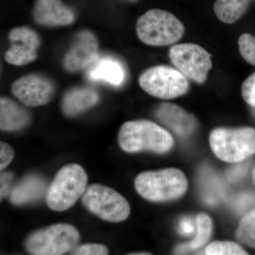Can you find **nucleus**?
I'll return each instance as SVG.
<instances>
[{
	"label": "nucleus",
	"mask_w": 255,
	"mask_h": 255,
	"mask_svg": "<svg viewBox=\"0 0 255 255\" xmlns=\"http://www.w3.org/2000/svg\"><path fill=\"white\" fill-rule=\"evenodd\" d=\"M121 148L129 153L150 151L163 154L174 145L171 134L158 124L147 120L126 122L118 134Z\"/></svg>",
	"instance_id": "obj_1"
},
{
	"label": "nucleus",
	"mask_w": 255,
	"mask_h": 255,
	"mask_svg": "<svg viewBox=\"0 0 255 255\" xmlns=\"http://www.w3.org/2000/svg\"><path fill=\"white\" fill-rule=\"evenodd\" d=\"M139 194L152 202L175 200L185 194L188 188L187 177L177 168H167L141 172L135 179Z\"/></svg>",
	"instance_id": "obj_2"
},
{
	"label": "nucleus",
	"mask_w": 255,
	"mask_h": 255,
	"mask_svg": "<svg viewBox=\"0 0 255 255\" xmlns=\"http://www.w3.org/2000/svg\"><path fill=\"white\" fill-rule=\"evenodd\" d=\"M87 182L86 172L80 164L64 166L46 190L47 205L58 212L70 209L86 191Z\"/></svg>",
	"instance_id": "obj_3"
},
{
	"label": "nucleus",
	"mask_w": 255,
	"mask_h": 255,
	"mask_svg": "<svg viewBox=\"0 0 255 255\" xmlns=\"http://www.w3.org/2000/svg\"><path fill=\"white\" fill-rule=\"evenodd\" d=\"M184 26L174 15L164 10H149L137 19L139 39L151 46H166L180 40Z\"/></svg>",
	"instance_id": "obj_4"
},
{
	"label": "nucleus",
	"mask_w": 255,
	"mask_h": 255,
	"mask_svg": "<svg viewBox=\"0 0 255 255\" xmlns=\"http://www.w3.org/2000/svg\"><path fill=\"white\" fill-rule=\"evenodd\" d=\"M209 143L214 155L223 162H242L255 154V129L217 128L210 134Z\"/></svg>",
	"instance_id": "obj_5"
},
{
	"label": "nucleus",
	"mask_w": 255,
	"mask_h": 255,
	"mask_svg": "<svg viewBox=\"0 0 255 255\" xmlns=\"http://www.w3.org/2000/svg\"><path fill=\"white\" fill-rule=\"evenodd\" d=\"M80 239L76 228L57 223L32 233L25 242V248L34 255H61L73 251Z\"/></svg>",
	"instance_id": "obj_6"
},
{
	"label": "nucleus",
	"mask_w": 255,
	"mask_h": 255,
	"mask_svg": "<svg viewBox=\"0 0 255 255\" xmlns=\"http://www.w3.org/2000/svg\"><path fill=\"white\" fill-rule=\"evenodd\" d=\"M82 203L92 214L108 222H122L130 213V204L122 194L102 184L88 186Z\"/></svg>",
	"instance_id": "obj_7"
},
{
	"label": "nucleus",
	"mask_w": 255,
	"mask_h": 255,
	"mask_svg": "<svg viewBox=\"0 0 255 255\" xmlns=\"http://www.w3.org/2000/svg\"><path fill=\"white\" fill-rule=\"evenodd\" d=\"M140 87L149 95L162 100H172L187 94L189 83L179 70L167 65L147 69L140 75Z\"/></svg>",
	"instance_id": "obj_8"
},
{
	"label": "nucleus",
	"mask_w": 255,
	"mask_h": 255,
	"mask_svg": "<svg viewBox=\"0 0 255 255\" xmlns=\"http://www.w3.org/2000/svg\"><path fill=\"white\" fill-rule=\"evenodd\" d=\"M169 56L178 70L198 84L206 82L212 68L211 55L194 43H182L170 48Z\"/></svg>",
	"instance_id": "obj_9"
},
{
	"label": "nucleus",
	"mask_w": 255,
	"mask_h": 255,
	"mask_svg": "<svg viewBox=\"0 0 255 255\" xmlns=\"http://www.w3.org/2000/svg\"><path fill=\"white\" fill-rule=\"evenodd\" d=\"M13 95L28 107H38L49 103L55 94V86L49 79L39 75H28L14 82Z\"/></svg>",
	"instance_id": "obj_10"
},
{
	"label": "nucleus",
	"mask_w": 255,
	"mask_h": 255,
	"mask_svg": "<svg viewBox=\"0 0 255 255\" xmlns=\"http://www.w3.org/2000/svg\"><path fill=\"white\" fill-rule=\"evenodd\" d=\"M11 46L4 55L11 65L21 66L36 59L40 38L36 31L26 26L13 28L8 36Z\"/></svg>",
	"instance_id": "obj_11"
},
{
	"label": "nucleus",
	"mask_w": 255,
	"mask_h": 255,
	"mask_svg": "<svg viewBox=\"0 0 255 255\" xmlns=\"http://www.w3.org/2000/svg\"><path fill=\"white\" fill-rule=\"evenodd\" d=\"M99 45L93 33L87 30L79 32L64 58L63 65L71 73L89 68L98 58Z\"/></svg>",
	"instance_id": "obj_12"
},
{
	"label": "nucleus",
	"mask_w": 255,
	"mask_h": 255,
	"mask_svg": "<svg viewBox=\"0 0 255 255\" xmlns=\"http://www.w3.org/2000/svg\"><path fill=\"white\" fill-rule=\"evenodd\" d=\"M33 16L38 24L49 27L68 26L75 18L73 10L61 0H37Z\"/></svg>",
	"instance_id": "obj_13"
},
{
	"label": "nucleus",
	"mask_w": 255,
	"mask_h": 255,
	"mask_svg": "<svg viewBox=\"0 0 255 255\" xmlns=\"http://www.w3.org/2000/svg\"><path fill=\"white\" fill-rule=\"evenodd\" d=\"M155 117L181 136H187L196 129V120L194 116L174 104H161L156 110Z\"/></svg>",
	"instance_id": "obj_14"
},
{
	"label": "nucleus",
	"mask_w": 255,
	"mask_h": 255,
	"mask_svg": "<svg viewBox=\"0 0 255 255\" xmlns=\"http://www.w3.org/2000/svg\"><path fill=\"white\" fill-rule=\"evenodd\" d=\"M87 78L92 81L107 82L114 86L122 85L125 78V72L122 64L109 57L97 58L89 67Z\"/></svg>",
	"instance_id": "obj_15"
},
{
	"label": "nucleus",
	"mask_w": 255,
	"mask_h": 255,
	"mask_svg": "<svg viewBox=\"0 0 255 255\" xmlns=\"http://www.w3.org/2000/svg\"><path fill=\"white\" fill-rule=\"evenodd\" d=\"M31 116L27 110L10 99L0 100V128L4 131L21 130L29 124Z\"/></svg>",
	"instance_id": "obj_16"
},
{
	"label": "nucleus",
	"mask_w": 255,
	"mask_h": 255,
	"mask_svg": "<svg viewBox=\"0 0 255 255\" xmlns=\"http://www.w3.org/2000/svg\"><path fill=\"white\" fill-rule=\"evenodd\" d=\"M98 101V93L94 89L78 87L65 94L62 109L65 115L74 117L91 108Z\"/></svg>",
	"instance_id": "obj_17"
},
{
	"label": "nucleus",
	"mask_w": 255,
	"mask_h": 255,
	"mask_svg": "<svg viewBox=\"0 0 255 255\" xmlns=\"http://www.w3.org/2000/svg\"><path fill=\"white\" fill-rule=\"evenodd\" d=\"M46 184L41 178L29 176L23 179L10 192V201L15 205H21L41 197L46 191Z\"/></svg>",
	"instance_id": "obj_18"
},
{
	"label": "nucleus",
	"mask_w": 255,
	"mask_h": 255,
	"mask_svg": "<svg viewBox=\"0 0 255 255\" xmlns=\"http://www.w3.org/2000/svg\"><path fill=\"white\" fill-rule=\"evenodd\" d=\"M250 3L251 0H216L214 12L220 21L231 24L243 16Z\"/></svg>",
	"instance_id": "obj_19"
},
{
	"label": "nucleus",
	"mask_w": 255,
	"mask_h": 255,
	"mask_svg": "<svg viewBox=\"0 0 255 255\" xmlns=\"http://www.w3.org/2000/svg\"><path fill=\"white\" fill-rule=\"evenodd\" d=\"M197 233L196 237L187 244L178 247L176 253H185L188 251H196L205 246L213 233L214 225L212 220L206 214H199L196 216Z\"/></svg>",
	"instance_id": "obj_20"
},
{
	"label": "nucleus",
	"mask_w": 255,
	"mask_h": 255,
	"mask_svg": "<svg viewBox=\"0 0 255 255\" xmlns=\"http://www.w3.org/2000/svg\"><path fill=\"white\" fill-rule=\"evenodd\" d=\"M236 238L245 246L255 248V209L241 220L236 231Z\"/></svg>",
	"instance_id": "obj_21"
},
{
	"label": "nucleus",
	"mask_w": 255,
	"mask_h": 255,
	"mask_svg": "<svg viewBox=\"0 0 255 255\" xmlns=\"http://www.w3.org/2000/svg\"><path fill=\"white\" fill-rule=\"evenodd\" d=\"M205 254L208 255H246V251L237 243L231 241H216L206 247Z\"/></svg>",
	"instance_id": "obj_22"
},
{
	"label": "nucleus",
	"mask_w": 255,
	"mask_h": 255,
	"mask_svg": "<svg viewBox=\"0 0 255 255\" xmlns=\"http://www.w3.org/2000/svg\"><path fill=\"white\" fill-rule=\"evenodd\" d=\"M240 53L245 60L255 66V37L243 33L238 39Z\"/></svg>",
	"instance_id": "obj_23"
},
{
	"label": "nucleus",
	"mask_w": 255,
	"mask_h": 255,
	"mask_svg": "<svg viewBox=\"0 0 255 255\" xmlns=\"http://www.w3.org/2000/svg\"><path fill=\"white\" fill-rule=\"evenodd\" d=\"M75 255H106L109 254L107 247L101 244H85L75 247L71 251Z\"/></svg>",
	"instance_id": "obj_24"
},
{
	"label": "nucleus",
	"mask_w": 255,
	"mask_h": 255,
	"mask_svg": "<svg viewBox=\"0 0 255 255\" xmlns=\"http://www.w3.org/2000/svg\"><path fill=\"white\" fill-rule=\"evenodd\" d=\"M241 91L243 100L255 110V73L252 74L245 80Z\"/></svg>",
	"instance_id": "obj_25"
},
{
	"label": "nucleus",
	"mask_w": 255,
	"mask_h": 255,
	"mask_svg": "<svg viewBox=\"0 0 255 255\" xmlns=\"http://www.w3.org/2000/svg\"><path fill=\"white\" fill-rule=\"evenodd\" d=\"M14 157V152L12 147L4 142H0V169L6 168Z\"/></svg>",
	"instance_id": "obj_26"
},
{
	"label": "nucleus",
	"mask_w": 255,
	"mask_h": 255,
	"mask_svg": "<svg viewBox=\"0 0 255 255\" xmlns=\"http://www.w3.org/2000/svg\"><path fill=\"white\" fill-rule=\"evenodd\" d=\"M13 175L9 172L1 173V199L6 196L9 193L11 182H12Z\"/></svg>",
	"instance_id": "obj_27"
},
{
	"label": "nucleus",
	"mask_w": 255,
	"mask_h": 255,
	"mask_svg": "<svg viewBox=\"0 0 255 255\" xmlns=\"http://www.w3.org/2000/svg\"><path fill=\"white\" fill-rule=\"evenodd\" d=\"M132 255H151L150 253H132V254H129Z\"/></svg>",
	"instance_id": "obj_28"
},
{
	"label": "nucleus",
	"mask_w": 255,
	"mask_h": 255,
	"mask_svg": "<svg viewBox=\"0 0 255 255\" xmlns=\"http://www.w3.org/2000/svg\"><path fill=\"white\" fill-rule=\"evenodd\" d=\"M253 179H254V182L255 184V166L254 167V169H253Z\"/></svg>",
	"instance_id": "obj_29"
},
{
	"label": "nucleus",
	"mask_w": 255,
	"mask_h": 255,
	"mask_svg": "<svg viewBox=\"0 0 255 255\" xmlns=\"http://www.w3.org/2000/svg\"><path fill=\"white\" fill-rule=\"evenodd\" d=\"M127 1H136V0H127Z\"/></svg>",
	"instance_id": "obj_30"
}]
</instances>
